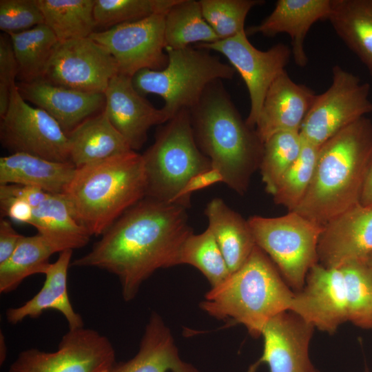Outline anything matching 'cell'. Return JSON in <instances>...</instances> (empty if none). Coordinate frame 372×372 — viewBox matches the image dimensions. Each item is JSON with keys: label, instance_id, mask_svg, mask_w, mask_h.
Here are the masks:
<instances>
[{"label": "cell", "instance_id": "cell-13", "mask_svg": "<svg viewBox=\"0 0 372 372\" xmlns=\"http://www.w3.org/2000/svg\"><path fill=\"white\" fill-rule=\"evenodd\" d=\"M165 15L155 14L143 19L95 31L90 38L113 56L118 73L133 77L143 69L163 70L167 64Z\"/></svg>", "mask_w": 372, "mask_h": 372}, {"label": "cell", "instance_id": "cell-11", "mask_svg": "<svg viewBox=\"0 0 372 372\" xmlns=\"http://www.w3.org/2000/svg\"><path fill=\"white\" fill-rule=\"evenodd\" d=\"M115 362L110 340L96 330L81 327L69 329L55 351H21L8 372H107Z\"/></svg>", "mask_w": 372, "mask_h": 372}, {"label": "cell", "instance_id": "cell-34", "mask_svg": "<svg viewBox=\"0 0 372 372\" xmlns=\"http://www.w3.org/2000/svg\"><path fill=\"white\" fill-rule=\"evenodd\" d=\"M302 146L300 132H282L263 143L259 166L265 190L271 196L281 178L298 158Z\"/></svg>", "mask_w": 372, "mask_h": 372}, {"label": "cell", "instance_id": "cell-43", "mask_svg": "<svg viewBox=\"0 0 372 372\" xmlns=\"http://www.w3.org/2000/svg\"><path fill=\"white\" fill-rule=\"evenodd\" d=\"M1 211L13 220L30 224L34 208L27 202L15 198H0Z\"/></svg>", "mask_w": 372, "mask_h": 372}, {"label": "cell", "instance_id": "cell-35", "mask_svg": "<svg viewBox=\"0 0 372 372\" xmlns=\"http://www.w3.org/2000/svg\"><path fill=\"white\" fill-rule=\"evenodd\" d=\"M340 268L345 280L348 321L372 329V268L363 260L351 261Z\"/></svg>", "mask_w": 372, "mask_h": 372}, {"label": "cell", "instance_id": "cell-18", "mask_svg": "<svg viewBox=\"0 0 372 372\" xmlns=\"http://www.w3.org/2000/svg\"><path fill=\"white\" fill-rule=\"evenodd\" d=\"M104 94V112L133 151L143 147L152 126L169 121L162 109L155 108L136 90L132 77L117 74Z\"/></svg>", "mask_w": 372, "mask_h": 372}, {"label": "cell", "instance_id": "cell-10", "mask_svg": "<svg viewBox=\"0 0 372 372\" xmlns=\"http://www.w3.org/2000/svg\"><path fill=\"white\" fill-rule=\"evenodd\" d=\"M0 139L12 154L25 153L57 162H70L67 134L48 113L30 106L17 85L11 90L6 114L1 117Z\"/></svg>", "mask_w": 372, "mask_h": 372}, {"label": "cell", "instance_id": "cell-25", "mask_svg": "<svg viewBox=\"0 0 372 372\" xmlns=\"http://www.w3.org/2000/svg\"><path fill=\"white\" fill-rule=\"evenodd\" d=\"M70 162L77 168L133 151L104 110L67 134Z\"/></svg>", "mask_w": 372, "mask_h": 372}, {"label": "cell", "instance_id": "cell-12", "mask_svg": "<svg viewBox=\"0 0 372 372\" xmlns=\"http://www.w3.org/2000/svg\"><path fill=\"white\" fill-rule=\"evenodd\" d=\"M247 37L245 30L232 37L211 43H200L196 47L222 54L240 74L250 99V110L245 121L250 127L255 129L267 90L285 70L291 50L287 45L279 43L262 51L256 48Z\"/></svg>", "mask_w": 372, "mask_h": 372}, {"label": "cell", "instance_id": "cell-47", "mask_svg": "<svg viewBox=\"0 0 372 372\" xmlns=\"http://www.w3.org/2000/svg\"><path fill=\"white\" fill-rule=\"evenodd\" d=\"M364 262L369 266L372 268V254H371L370 256H369L366 260H364Z\"/></svg>", "mask_w": 372, "mask_h": 372}, {"label": "cell", "instance_id": "cell-1", "mask_svg": "<svg viewBox=\"0 0 372 372\" xmlns=\"http://www.w3.org/2000/svg\"><path fill=\"white\" fill-rule=\"evenodd\" d=\"M192 232L187 208L145 197L71 265L96 267L115 275L123 300L131 301L156 271L178 265L182 246Z\"/></svg>", "mask_w": 372, "mask_h": 372}, {"label": "cell", "instance_id": "cell-3", "mask_svg": "<svg viewBox=\"0 0 372 372\" xmlns=\"http://www.w3.org/2000/svg\"><path fill=\"white\" fill-rule=\"evenodd\" d=\"M189 112L198 147L221 173L223 183L244 194L262 155L263 143L255 129L242 118L220 80L206 88Z\"/></svg>", "mask_w": 372, "mask_h": 372}, {"label": "cell", "instance_id": "cell-38", "mask_svg": "<svg viewBox=\"0 0 372 372\" xmlns=\"http://www.w3.org/2000/svg\"><path fill=\"white\" fill-rule=\"evenodd\" d=\"M198 1L204 19L219 39H226L245 31V19L250 10L265 2L260 0Z\"/></svg>", "mask_w": 372, "mask_h": 372}, {"label": "cell", "instance_id": "cell-20", "mask_svg": "<svg viewBox=\"0 0 372 372\" xmlns=\"http://www.w3.org/2000/svg\"><path fill=\"white\" fill-rule=\"evenodd\" d=\"M17 85L23 99L48 113L66 134L105 105L104 93L81 92L43 79Z\"/></svg>", "mask_w": 372, "mask_h": 372}, {"label": "cell", "instance_id": "cell-2", "mask_svg": "<svg viewBox=\"0 0 372 372\" xmlns=\"http://www.w3.org/2000/svg\"><path fill=\"white\" fill-rule=\"evenodd\" d=\"M372 154V121L363 116L320 146L313 178L293 210L324 226L360 202Z\"/></svg>", "mask_w": 372, "mask_h": 372}, {"label": "cell", "instance_id": "cell-37", "mask_svg": "<svg viewBox=\"0 0 372 372\" xmlns=\"http://www.w3.org/2000/svg\"><path fill=\"white\" fill-rule=\"evenodd\" d=\"M178 0H95L96 27L111 28L155 14H166Z\"/></svg>", "mask_w": 372, "mask_h": 372}, {"label": "cell", "instance_id": "cell-48", "mask_svg": "<svg viewBox=\"0 0 372 372\" xmlns=\"http://www.w3.org/2000/svg\"><path fill=\"white\" fill-rule=\"evenodd\" d=\"M364 372H369V370L368 369V368H365V370H364Z\"/></svg>", "mask_w": 372, "mask_h": 372}, {"label": "cell", "instance_id": "cell-21", "mask_svg": "<svg viewBox=\"0 0 372 372\" xmlns=\"http://www.w3.org/2000/svg\"><path fill=\"white\" fill-rule=\"evenodd\" d=\"M331 11V0H278L267 18L245 29V32L247 36L261 34L269 37L288 34L294 61L304 67L308 62L304 48L307 34L316 22L328 20Z\"/></svg>", "mask_w": 372, "mask_h": 372}, {"label": "cell", "instance_id": "cell-45", "mask_svg": "<svg viewBox=\"0 0 372 372\" xmlns=\"http://www.w3.org/2000/svg\"><path fill=\"white\" fill-rule=\"evenodd\" d=\"M360 203L363 205H372V154L369 161Z\"/></svg>", "mask_w": 372, "mask_h": 372}, {"label": "cell", "instance_id": "cell-27", "mask_svg": "<svg viewBox=\"0 0 372 372\" xmlns=\"http://www.w3.org/2000/svg\"><path fill=\"white\" fill-rule=\"evenodd\" d=\"M328 20L372 77V0H331Z\"/></svg>", "mask_w": 372, "mask_h": 372}, {"label": "cell", "instance_id": "cell-8", "mask_svg": "<svg viewBox=\"0 0 372 372\" xmlns=\"http://www.w3.org/2000/svg\"><path fill=\"white\" fill-rule=\"evenodd\" d=\"M256 244L272 260L287 284L297 292L310 269L318 263V245L323 226L290 211L278 217L248 220Z\"/></svg>", "mask_w": 372, "mask_h": 372}, {"label": "cell", "instance_id": "cell-28", "mask_svg": "<svg viewBox=\"0 0 372 372\" xmlns=\"http://www.w3.org/2000/svg\"><path fill=\"white\" fill-rule=\"evenodd\" d=\"M61 253L85 246L91 235L76 219L63 194H52L34 209L30 223Z\"/></svg>", "mask_w": 372, "mask_h": 372}, {"label": "cell", "instance_id": "cell-32", "mask_svg": "<svg viewBox=\"0 0 372 372\" xmlns=\"http://www.w3.org/2000/svg\"><path fill=\"white\" fill-rule=\"evenodd\" d=\"M165 48L178 50L220 39L204 19L198 1L178 0L165 15Z\"/></svg>", "mask_w": 372, "mask_h": 372}, {"label": "cell", "instance_id": "cell-42", "mask_svg": "<svg viewBox=\"0 0 372 372\" xmlns=\"http://www.w3.org/2000/svg\"><path fill=\"white\" fill-rule=\"evenodd\" d=\"M52 194L39 187L18 184L0 185V198H15L27 202L34 209Z\"/></svg>", "mask_w": 372, "mask_h": 372}, {"label": "cell", "instance_id": "cell-22", "mask_svg": "<svg viewBox=\"0 0 372 372\" xmlns=\"http://www.w3.org/2000/svg\"><path fill=\"white\" fill-rule=\"evenodd\" d=\"M198 372L185 362L169 327L161 316L152 312L136 354L125 362H115L107 372Z\"/></svg>", "mask_w": 372, "mask_h": 372}, {"label": "cell", "instance_id": "cell-14", "mask_svg": "<svg viewBox=\"0 0 372 372\" xmlns=\"http://www.w3.org/2000/svg\"><path fill=\"white\" fill-rule=\"evenodd\" d=\"M117 74L113 56L87 37L59 41L41 79L81 92L104 93Z\"/></svg>", "mask_w": 372, "mask_h": 372}, {"label": "cell", "instance_id": "cell-44", "mask_svg": "<svg viewBox=\"0 0 372 372\" xmlns=\"http://www.w3.org/2000/svg\"><path fill=\"white\" fill-rule=\"evenodd\" d=\"M23 236L18 234L11 223L0 221V265L10 258Z\"/></svg>", "mask_w": 372, "mask_h": 372}, {"label": "cell", "instance_id": "cell-6", "mask_svg": "<svg viewBox=\"0 0 372 372\" xmlns=\"http://www.w3.org/2000/svg\"><path fill=\"white\" fill-rule=\"evenodd\" d=\"M165 51V68L141 70L132 77V83L141 95L154 94L164 100L161 109L169 120L183 109L194 107L211 83L231 79L236 71L207 50L187 47Z\"/></svg>", "mask_w": 372, "mask_h": 372}, {"label": "cell", "instance_id": "cell-5", "mask_svg": "<svg viewBox=\"0 0 372 372\" xmlns=\"http://www.w3.org/2000/svg\"><path fill=\"white\" fill-rule=\"evenodd\" d=\"M293 296L274 263L256 245L241 267L206 293L200 308L216 319L243 325L258 338L269 320L289 310Z\"/></svg>", "mask_w": 372, "mask_h": 372}, {"label": "cell", "instance_id": "cell-17", "mask_svg": "<svg viewBox=\"0 0 372 372\" xmlns=\"http://www.w3.org/2000/svg\"><path fill=\"white\" fill-rule=\"evenodd\" d=\"M372 254V205L356 204L323 226L318 263L327 268L363 260Z\"/></svg>", "mask_w": 372, "mask_h": 372}, {"label": "cell", "instance_id": "cell-15", "mask_svg": "<svg viewBox=\"0 0 372 372\" xmlns=\"http://www.w3.org/2000/svg\"><path fill=\"white\" fill-rule=\"evenodd\" d=\"M315 328L334 333L348 321L346 285L341 268L317 263L309 271L301 290L294 292L289 309Z\"/></svg>", "mask_w": 372, "mask_h": 372}, {"label": "cell", "instance_id": "cell-4", "mask_svg": "<svg viewBox=\"0 0 372 372\" xmlns=\"http://www.w3.org/2000/svg\"><path fill=\"white\" fill-rule=\"evenodd\" d=\"M146 189L143 156L130 151L77 167L63 194L76 219L98 236L144 198Z\"/></svg>", "mask_w": 372, "mask_h": 372}, {"label": "cell", "instance_id": "cell-19", "mask_svg": "<svg viewBox=\"0 0 372 372\" xmlns=\"http://www.w3.org/2000/svg\"><path fill=\"white\" fill-rule=\"evenodd\" d=\"M316 94L309 87L295 83L286 70L272 83L265 95L255 130L264 143L282 132H300Z\"/></svg>", "mask_w": 372, "mask_h": 372}, {"label": "cell", "instance_id": "cell-7", "mask_svg": "<svg viewBox=\"0 0 372 372\" xmlns=\"http://www.w3.org/2000/svg\"><path fill=\"white\" fill-rule=\"evenodd\" d=\"M142 156L147 180L145 197L163 203L175 204L192 177L212 168L196 143L187 109L163 124L154 143Z\"/></svg>", "mask_w": 372, "mask_h": 372}, {"label": "cell", "instance_id": "cell-23", "mask_svg": "<svg viewBox=\"0 0 372 372\" xmlns=\"http://www.w3.org/2000/svg\"><path fill=\"white\" fill-rule=\"evenodd\" d=\"M73 250L59 253L58 259L49 263L43 274L45 279L42 288L31 299L18 307L6 310V317L12 324L25 318H37L49 309L60 312L68 322L69 329L83 327V321L70 302L68 289V271Z\"/></svg>", "mask_w": 372, "mask_h": 372}, {"label": "cell", "instance_id": "cell-16", "mask_svg": "<svg viewBox=\"0 0 372 372\" xmlns=\"http://www.w3.org/2000/svg\"><path fill=\"white\" fill-rule=\"evenodd\" d=\"M315 327L287 310L265 324L261 336L263 351L259 360L269 372H320L309 358V344Z\"/></svg>", "mask_w": 372, "mask_h": 372}, {"label": "cell", "instance_id": "cell-41", "mask_svg": "<svg viewBox=\"0 0 372 372\" xmlns=\"http://www.w3.org/2000/svg\"><path fill=\"white\" fill-rule=\"evenodd\" d=\"M218 183H223L221 173L215 168L200 173L192 177L178 196L175 204L189 208L191 205L192 194L200 189L213 185Z\"/></svg>", "mask_w": 372, "mask_h": 372}, {"label": "cell", "instance_id": "cell-33", "mask_svg": "<svg viewBox=\"0 0 372 372\" xmlns=\"http://www.w3.org/2000/svg\"><path fill=\"white\" fill-rule=\"evenodd\" d=\"M189 265L198 269L211 285L215 287L231 274L225 260L209 227L203 233L190 234L185 240L178 265Z\"/></svg>", "mask_w": 372, "mask_h": 372}, {"label": "cell", "instance_id": "cell-46", "mask_svg": "<svg viewBox=\"0 0 372 372\" xmlns=\"http://www.w3.org/2000/svg\"><path fill=\"white\" fill-rule=\"evenodd\" d=\"M5 337L4 335L2 333V331H1L0 333V363L2 364L6 358V354H7V347L5 342Z\"/></svg>", "mask_w": 372, "mask_h": 372}, {"label": "cell", "instance_id": "cell-9", "mask_svg": "<svg viewBox=\"0 0 372 372\" xmlns=\"http://www.w3.org/2000/svg\"><path fill=\"white\" fill-rule=\"evenodd\" d=\"M332 76L331 86L316 95L300 130L302 140L317 147L372 112L368 83L337 65Z\"/></svg>", "mask_w": 372, "mask_h": 372}, {"label": "cell", "instance_id": "cell-36", "mask_svg": "<svg viewBox=\"0 0 372 372\" xmlns=\"http://www.w3.org/2000/svg\"><path fill=\"white\" fill-rule=\"evenodd\" d=\"M319 147L302 140L298 158L285 172L272 195L274 203L288 211L298 207L310 186Z\"/></svg>", "mask_w": 372, "mask_h": 372}, {"label": "cell", "instance_id": "cell-31", "mask_svg": "<svg viewBox=\"0 0 372 372\" xmlns=\"http://www.w3.org/2000/svg\"><path fill=\"white\" fill-rule=\"evenodd\" d=\"M59 41L90 37L96 28L95 0H35Z\"/></svg>", "mask_w": 372, "mask_h": 372}, {"label": "cell", "instance_id": "cell-26", "mask_svg": "<svg viewBox=\"0 0 372 372\" xmlns=\"http://www.w3.org/2000/svg\"><path fill=\"white\" fill-rule=\"evenodd\" d=\"M205 214L231 273L244 265L256 246L248 220L220 198L207 204Z\"/></svg>", "mask_w": 372, "mask_h": 372}, {"label": "cell", "instance_id": "cell-29", "mask_svg": "<svg viewBox=\"0 0 372 372\" xmlns=\"http://www.w3.org/2000/svg\"><path fill=\"white\" fill-rule=\"evenodd\" d=\"M55 253H59L56 247L40 234L23 236L10 258L0 265V293L14 291L30 276L43 274Z\"/></svg>", "mask_w": 372, "mask_h": 372}, {"label": "cell", "instance_id": "cell-30", "mask_svg": "<svg viewBox=\"0 0 372 372\" xmlns=\"http://www.w3.org/2000/svg\"><path fill=\"white\" fill-rule=\"evenodd\" d=\"M18 65L17 79L30 83L42 79L59 40L45 24L8 34Z\"/></svg>", "mask_w": 372, "mask_h": 372}, {"label": "cell", "instance_id": "cell-39", "mask_svg": "<svg viewBox=\"0 0 372 372\" xmlns=\"http://www.w3.org/2000/svg\"><path fill=\"white\" fill-rule=\"evenodd\" d=\"M45 24L35 0H1L0 29L5 34L21 32Z\"/></svg>", "mask_w": 372, "mask_h": 372}, {"label": "cell", "instance_id": "cell-40", "mask_svg": "<svg viewBox=\"0 0 372 372\" xmlns=\"http://www.w3.org/2000/svg\"><path fill=\"white\" fill-rule=\"evenodd\" d=\"M17 75L18 65L11 39L4 33L0 36V117L8 110L11 90L16 84Z\"/></svg>", "mask_w": 372, "mask_h": 372}, {"label": "cell", "instance_id": "cell-24", "mask_svg": "<svg viewBox=\"0 0 372 372\" xmlns=\"http://www.w3.org/2000/svg\"><path fill=\"white\" fill-rule=\"evenodd\" d=\"M76 169L71 162L14 153L0 158V185H29L50 194H63Z\"/></svg>", "mask_w": 372, "mask_h": 372}]
</instances>
